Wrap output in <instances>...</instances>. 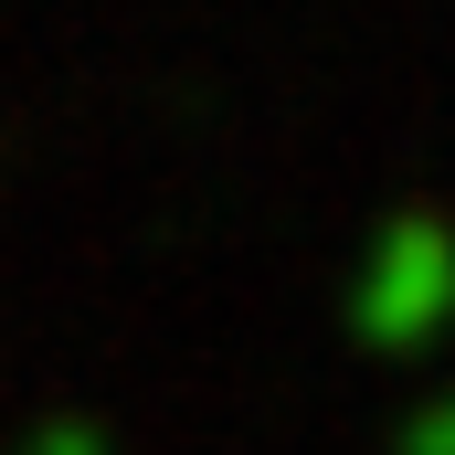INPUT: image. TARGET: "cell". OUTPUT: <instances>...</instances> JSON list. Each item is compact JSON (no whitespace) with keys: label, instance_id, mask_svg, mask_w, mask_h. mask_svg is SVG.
Masks as SVG:
<instances>
[]
</instances>
